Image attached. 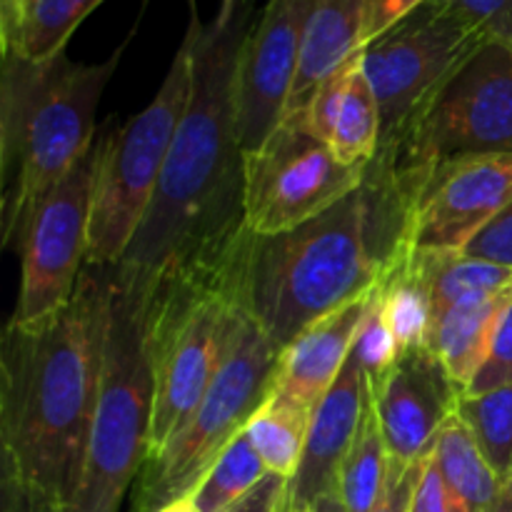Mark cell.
Wrapping results in <instances>:
<instances>
[{
    "instance_id": "cell-1",
    "label": "cell",
    "mask_w": 512,
    "mask_h": 512,
    "mask_svg": "<svg viewBox=\"0 0 512 512\" xmlns=\"http://www.w3.org/2000/svg\"><path fill=\"white\" fill-rule=\"evenodd\" d=\"M258 0H220L203 23L190 0V95L153 205L113 265L120 288L148 300L160 288L230 268L250 243L238 75Z\"/></svg>"
},
{
    "instance_id": "cell-2",
    "label": "cell",
    "mask_w": 512,
    "mask_h": 512,
    "mask_svg": "<svg viewBox=\"0 0 512 512\" xmlns=\"http://www.w3.org/2000/svg\"><path fill=\"white\" fill-rule=\"evenodd\" d=\"M113 273L85 265L73 298L0 340V512H73L85 470Z\"/></svg>"
},
{
    "instance_id": "cell-3",
    "label": "cell",
    "mask_w": 512,
    "mask_h": 512,
    "mask_svg": "<svg viewBox=\"0 0 512 512\" xmlns=\"http://www.w3.org/2000/svg\"><path fill=\"white\" fill-rule=\"evenodd\" d=\"M395 255L360 185L318 218L253 235L240 273L245 313L278 353L318 320L373 293Z\"/></svg>"
},
{
    "instance_id": "cell-4",
    "label": "cell",
    "mask_w": 512,
    "mask_h": 512,
    "mask_svg": "<svg viewBox=\"0 0 512 512\" xmlns=\"http://www.w3.org/2000/svg\"><path fill=\"white\" fill-rule=\"evenodd\" d=\"M125 43L103 63H75L65 50L40 63L3 53L0 233L8 250H20L40 198L93 150L100 98Z\"/></svg>"
},
{
    "instance_id": "cell-5",
    "label": "cell",
    "mask_w": 512,
    "mask_h": 512,
    "mask_svg": "<svg viewBox=\"0 0 512 512\" xmlns=\"http://www.w3.org/2000/svg\"><path fill=\"white\" fill-rule=\"evenodd\" d=\"M253 240V238H250ZM250 243L230 268L170 283L140 300L148 323L155 400L148 458L183 428L223 363L245 315L240 273Z\"/></svg>"
},
{
    "instance_id": "cell-6",
    "label": "cell",
    "mask_w": 512,
    "mask_h": 512,
    "mask_svg": "<svg viewBox=\"0 0 512 512\" xmlns=\"http://www.w3.org/2000/svg\"><path fill=\"white\" fill-rule=\"evenodd\" d=\"M153 400L143 303L113 278L98 403L73 512H120L125 493L148 460Z\"/></svg>"
},
{
    "instance_id": "cell-7",
    "label": "cell",
    "mask_w": 512,
    "mask_h": 512,
    "mask_svg": "<svg viewBox=\"0 0 512 512\" xmlns=\"http://www.w3.org/2000/svg\"><path fill=\"white\" fill-rule=\"evenodd\" d=\"M470 155H512V48L485 43L420 105L370 168L418 195L428 173Z\"/></svg>"
},
{
    "instance_id": "cell-8",
    "label": "cell",
    "mask_w": 512,
    "mask_h": 512,
    "mask_svg": "<svg viewBox=\"0 0 512 512\" xmlns=\"http://www.w3.org/2000/svg\"><path fill=\"white\" fill-rule=\"evenodd\" d=\"M278 358V350L245 313L198 408L160 453L145 460L133 512H158L193 495L215 460L243 433L273 390Z\"/></svg>"
},
{
    "instance_id": "cell-9",
    "label": "cell",
    "mask_w": 512,
    "mask_h": 512,
    "mask_svg": "<svg viewBox=\"0 0 512 512\" xmlns=\"http://www.w3.org/2000/svg\"><path fill=\"white\" fill-rule=\"evenodd\" d=\"M190 95V40L180 43L155 98L98 140L88 265L113 268L138 235L175 140Z\"/></svg>"
},
{
    "instance_id": "cell-10",
    "label": "cell",
    "mask_w": 512,
    "mask_h": 512,
    "mask_svg": "<svg viewBox=\"0 0 512 512\" xmlns=\"http://www.w3.org/2000/svg\"><path fill=\"white\" fill-rule=\"evenodd\" d=\"M365 168L340 163L300 115H285L273 135L245 155L250 233L278 235L318 218L363 185Z\"/></svg>"
},
{
    "instance_id": "cell-11",
    "label": "cell",
    "mask_w": 512,
    "mask_h": 512,
    "mask_svg": "<svg viewBox=\"0 0 512 512\" xmlns=\"http://www.w3.org/2000/svg\"><path fill=\"white\" fill-rule=\"evenodd\" d=\"M485 45L443 0H425L360 50V63L380 108V145L413 120L445 78ZM378 145V148H380Z\"/></svg>"
},
{
    "instance_id": "cell-12",
    "label": "cell",
    "mask_w": 512,
    "mask_h": 512,
    "mask_svg": "<svg viewBox=\"0 0 512 512\" xmlns=\"http://www.w3.org/2000/svg\"><path fill=\"white\" fill-rule=\"evenodd\" d=\"M98 140L93 150L40 198L20 243V290L15 323H33L73 298L88 265Z\"/></svg>"
},
{
    "instance_id": "cell-13",
    "label": "cell",
    "mask_w": 512,
    "mask_h": 512,
    "mask_svg": "<svg viewBox=\"0 0 512 512\" xmlns=\"http://www.w3.org/2000/svg\"><path fill=\"white\" fill-rule=\"evenodd\" d=\"M512 203V155H470L428 173L413 200L405 253H465Z\"/></svg>"
},
{
    "instance_id": "cell-14",
    "label": "cell",
    "mask_w": 512,
    "mask_h": 512,
    "mask_svg": "<svg viewBox=\"0 0 512 512\" xmlns=\"http://www.w3.org/2000/svg\"><path fill=\"white\" fill-rule=\"evenodd\" d=\"M313 5L315 0H265L245 40L238 75V133L245 155L258 150L283 120Z\"/></svg>"
},
{
    "instance_id": "cell-15",
    "label": "cell",
    "mask_w": 512,
    "mask_h": 512,
    "mask_svg": "<svg viewBox=\"0 0 512 512\" xmlns=\"http://www.w3.org/2000/svg\"><path fill=\"white\" fill-rule=\"evenodd\" d=\"M460 388L428 348L400 353L378 390L370 393L390 460L415 465L433 450L440 428L458 410Z\"/></svg>"
},
{
    "instance_id": "cell-16",
    "label": "cell",
    "mask_w": 512,
    "mask_h": 512,
    "mask_svg": "<svg viewBox=\"0 0 512 512\" xmlns=\"http://www.w3.org/2000/svg\"><path fill=\"white\" fill-rule=\"evenodd\" d=\"M368 400V375L350 355L333 388L310 413L308 440L298 473L290 480L285 510L315 508L325 495L338 493L340 470L353 448Z\"/></svg>"
},
{
    "instance_id": "cell-17",
    "label": "cell",
    "mask_w": 512,
    "mask_h": 512,
    "mask_svg": "<svg viewBox=\"0 0 512 512\" xmlns=\"http://www.w3.org/2000/svg\"><path fill=\"white\" fill-rule=\"evenodd\" d=\"M375 293L378 288L300 333L280 353L273 385L275 393L313 413L315 405L333 388L340 370L348 363L355 335H358L360 323H363Z\"/></svg>"
},
{
    "instance_id": "cell-18",
    "label": "cell",
    "mask_w": 512,
    "mask_h": 512,
    "mask_svg": "<svg viewBox=\"0 0 512 512\" xmlns=\"http://www.w3.org/2000/svg\"><path fill=\"white\" fill-rule=\"evenodd\" d=\"M360 38L363 0H315L285 115H298L308 108L315 90L360 53Z\"/></svg>"
},
{
    "instance_id": "cell-19",
    "label": "cell",
    "mask_w": 512,
    "mask_h": 512,
    "mask_svg": "<svg viewBox=\"0 0 512 512\" xmlns=\"http://www.w3.org/2000/svg\"><path fill=\"white\" fill-rule=\"evenodd\" d=\"M508 295L510 290L498 298L450 305V308L433 313L425 345L438 355L453 383L460 388V393L468 390V385L478 375L480 365L485 363L495 325H498Z\"/></svg>"
},
{
    "instance_id": "cell-20",
    "label": "cell",
    "mask_w": 512,
    "mask_h": 512,
    "mask_svg": "<svg viewBox=\"0 0 512 512\" xmlns=\"http://www.w3.org/2000/svg\"><path fill=\"white\" fill-rule=\"evenodd\" d=\"M105 0H18L0 8V50L25 60L63 53L78 25Z\"/></svg>"
},
{
    "instance_id": "cell-21",
    "label": "cell",
    "mask_w": 512,
    "mask_h": 512,
    "mask_svg": "<svg viewBox=\"0 0 512 512\" xmlns=\"http://www.w3.org/2000/svg\"><path fill=\"white\" fill-rule=\"evenodd\" d=\"M430 455H433L450 493L465 505V510L500 512L503 483L485 460L483 450L475 443L473 433L458 415V410L440 428Z\"/></svg>"
},
{
    "instance_id": "cell-22",
    "label": "cell",
    "mask_w": 512,
    "mask_h": 512,
    "mask_svg": "<svg viewBox=\"0 0 512 512\" xmlns=\"http://www.w3.org/2000/svg\"><path fill=\"white\" fill-rule=\"evenodd\" d=\"M380 300L400 353L425 345L433 323V293L423 253H403L380 280Z\"/></svg>"
},
{
    "instance_id": "cell-23",
    "label": "cell",
    "mask_w": 512,
    "mask_h": 512,
    "mask_svg": "<svg viewBox=\"0 0 512 512\" xmlns=\"http://www.w3.org/2000/svg\"><path fill=\"white\" fill-rule=\"evenodd\" d=\"M310 413L298 408L283 395L270 390L253 418L245 425V435L263 458L268 473L293 480L303 458L305 440H308Z\"/></svg>"
},
{
    "instance_id": "cell-24",
    "label": "cell",
    "mask_w": 512,
    "mask_h": 512,
    "mask_svg": "<svg viewBox=\"0 0 512 512\" xmlns=\"http://www.w3.org/2000/svg\"><path fill=\"white\" fill-rule=\"evenodd\" d=\"M435 310L480 303L512 290V268L465 253H423Z\"/></svg>"
},
{
    "instance_id": "cell-25",
    "label": "cell",
    "mask_w": 512,
    "mask_h": 512,
    "mask_svg": "<svg viewBox=\"0 0 512 512\" xmlns=\"http://www.w3.org/2000/svg\"><path fill=\"white\" fill-rule=\"evenodd\" d=\"M390 473V455L385 445L383 430H380L378 410H375L373 398L368 400L363 413L355 443L345 458L343 470H340L338 495L348 512H373L375 505L383 500L385 488H388Z\"/></svg>"
},
{
    "instance_id": "cell-26",
    "label": "cell",
    "mask_w": 512,
    "mask_h": 512,
    "mask_svg": "<svg viewBox=\"0 0 512 512\" xmlns=\"http://www.w3.org/2000/svg\"><path fill=\"white\" fill-rule=\"evenodd\" d=\"M378 145L380 108L358 53L353 68H350L348 90L340 103L333 135H330V148L340 163L350 165V168H365L378 153Z\"/></svg>"
},
{
    "instance_id": "cell-27",
    "label": "cell",
    "mask_w": 512,
    "mask_h": 512,
    "mask_svg": "<svg viewBox=\"0 0 512 512\" xmlns=\"http://www.w3.org/2000/svg\"><path fill=\"white\" fill-rule=\"evenodd\" d=\"M458 415L500 483H512V383L483 395H460Z\"/></svg>"
},
{
    "instance_id": "cell-28",
    "label": "cell",
    "mask_w": 512,
    "mask_h": 512,
    "mask_svg": "<svg viewBox=\"0 0 512 512\" xmlns=\"http://www.w3.org/2000/svg\"><path fill=\"white\" fill-rule=\"evenodd\" d=\"M265 475L268 468L243 430L200 480L198 488L193 490V500L200 512H225L243 495H248Z\"/></svg>"
},
{
    "instance_id": "cell-29",
    "label": "cell",
    "mask_w": 512,
    "mask_h": 512,
    "mask_svg": "<svg viewBox=\"0 0 512 512\" xmlns=\"http://www.w3.org/2000/svg\"><path fill=\"white\" fill-rule=\"evenodd\" d=\"M355 360L360 363V368L368 375L370 393L378 390V385L383 383L385 375L393 370V365L398 363L400 350L398 340H395L393 328L388 323V315L383 310V300H380V285L378 293H375L373 303H370L368 313H365L363 323H360L358 335H355L353 350H350Z\"/></svg>"
},
{
    "instance_id": "cell-30",
    "label": "cell",
    "mask_w": 512,
    "mask_h": 512,
    "mask_svg": "<svg viewBox=\"0 0 512 512\" xmlns=\"http://www.w3.org/2000/svg\"><path fill=\"white\" fill-rule=\"evenodd\" d=\"M512 383V290L503 305L498 325H495L490 350L485 355V363L480 365L478 375L468 385L463 395H483L490 390H498Z\"/></svg>"
},
{
    "instance_id": "cell-31",
    "label": "cell",
    "mask_w": 512,
    "mask_h": 512,
    "mask_svg": "<svg viewBox=\"0 0 512 512\" xmlns=\"http://www.w3.org/2000/svg\"><path fill=\"white\" fill-rule=\"evenodd\" d=\"M483 43L512 48V0H443Z\"/></svg>"
},
{
    "instance_id": "cell-32",
    "label": "cell",
    "mask_w": 512,
    "mask_h": 512,
    "mask_svg": "<svg viewBox=\"0 0 512 512\" xmlns=\"http://www.w3.org/2000/svg\"><path fill=\"white\" fill-rule=\"evenodd\" d=\"M413 512H468L465 505L450 493V488L445 485L443 475H440L438 465H435L433 455H425L420 460V473L418 483H415L413 493Z\"/></svg>"
},
{
    "instance_id": "cell-33",
    "label": "cell",
    "mask_w": 512,
    "mask_h": 512,
    "mask_svg": "<svg viewBox=\"0 0 512 512\" xmlns=\"http://www.w3.org/2000/svg\"><path fill=\"white\" fill-rule=\"evenodd\" d=\"M425 0H363V38L360 50L388 33L390 28L408 18L413 10H418Z\"/></svg>"
},
{
    "instance_id": "cell-34",
    "label": "cell",
    "mask_w": 512,
    "mask_h": 512,
    "mask_svg": "<svg viewBox=\"0 0 512 512\" xmlns=\"http://www.w3.org/2000/svg\"><path fill=\"white\" fill-rule=\"evenodd\" d=\"M465 255L512 268V203L465 248Z\"/></svg>"
},
{
    "instance_id": "cell-35",
    "label": "cell",
    "mask_w": 512,
    "mask_h": 512,
    "mask_svg": "<svg viewBox=\"0 0 512 512\" xmlns=\"http://www.w3.org/2000/svg\"><path fill=\"white\" fill-rule=\"evenodd\" d=\"M290 480L268 473L248 495L230 505L225 512H285L288 508Z\"/></svg>"
},
{
    "instance_id": "cell-36",
    "label": "cell",
    "mask_w": 512,
    "mask_h": 512,
    "mask_svg": "<svg viewBox=\"0 0 512 512\" xmlns=\"http://www.w3.org/2000/svg\"><path fill=\"white\" fill-rule=\"evenodd\" d=\"M418 473H420V463L403 465L390 460L388 488H385L383 500L375 505L373 512H410L415 483H418Z\"/></svg>"
},
{
    "instance_id": "cell-37",
    "label": "cell",
    "mask_w": 512,
    "mask_h": 512,
    "mask_svg": "<svg viewBox=\"0 0 512 512\" xmlns=\"http://www.w3.org/2000/svg\"><path fill=\"white\" fill-rule=\"evenodd\" d=\"M315 510H318V512H348V510H345L343 500H340L338 493L325 495V498L320 500L318 505H315Z\"/></svg>"
},
{
    "instance_id": "cell-38",
    "label": "cell",
    "mask_w": 512,
    "mask_h": 512,
    "mask_svg": "<svg viewBox=\"0 0 512 512\" xmlns=\"http://www.w3.org/2000/svg\"><path fill=\"white\" fill-rule=\"evenodd\" d=\"M158 512H200L198 505H195L193 495H188V498H180L175 500V503L165 505V508H160Z\"/></svg>"
},
{
    "instance_id": "cell-39",
    "label": "cell",
    "mask_w": 512,
    "mask_h": 512,
    "mask_svg": "<svg viewBox=\"0 0 512 512\" xmlns=\"http://www.w3.org/2000/svg\"><path fill=\"white\" fill-rule=\"evenodd\" d=\"M285 512H318L315 508H300V510H285Z\"/></svg>"
},
{
    "instance_id": "cell-40",
    "label": "cell",
    "mask_w": 512,
    "mask_h": 512,
    "mask_svg": "<svg viewBox=\"0 0 512 512\" xmlns=\"http://www.w3.org/2000/svg\"><path fill=\"white\" fill-rule=\"evenodd\" d=\"M18 3V0H0V8H5V5H13Z\"/></svg>"
},
{
    "instance_id": "cell-41",
    "label": "cell",
    "mask_w": 512,
    "mask_h": 512,
    "mask_svg": "<svg viewBox=\"0 0 512 512\" xmlns=\"http://www.w3.org/2000/svg\"><path fill=\"white\" fill-rule=\"evenodd\" d=\"M410 512H413V510H410Z\"/></svg>"
}]
</instances>
